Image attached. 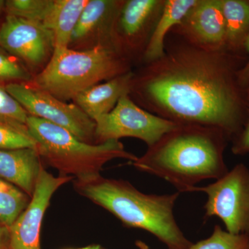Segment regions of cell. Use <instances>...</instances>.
Here are the masks:
<instances>
[{
    "mask_svg": "<svg viewBox=\"0 0 249 249\" xmlns=\"http://www.w3.org/2000/svg\"><path fill=\"white\" fill-rule=\"evenodd\" d=\"M247 59L245 52L209 50L170 32L163 56L134 71L129 96L152 114L220 129L231 142L249 113L238 81Z\"/></svg>",
    "mask_w": 249,
    "mask_h": 249,
    "instance_id": "1",
    "label": "cell"
},
{
    "mask_svg": "<svg viewBox=\"0 0 249 249\" xmlns=\"http://www.w3.org/2000/svg\"><path fill=\"white\" fill-rule=\"evenodd\" d=\"M229 142L220 129L178 124L131 163L168 181L178 193L192 192L203 180H217L228 173L224 153Z\"/></svg>",
    "mask_w": 249,
    "mask_h": 249,
    "instance_id": "2",
    "label": "cell"
},
{
    "mask_svg": "<svg viewBox=\"0 0 249 249\" xmlns=\"http://www.w3.org/2000/svg\"><path fill=\"white\" fill-rule=\"evenodd\" d=\"M77 193L114 214L127 227L150 232L168 249H188L193 242L178 227L173 209L179 193L144 194L128 181L103 178L74 180Z\"/></svg>",
    "mask_w": 249,
    "mask_h": 249,
    "instance_id": "3",
    "label": "cell"
},
{
    "mask_svg": "<svg viewBox=\"0 0 249 249\" xmlns=\"http://www.w3.org/2000/svg\"><path fill=\"white\" fill-rule=\"evenodd\" d=\"M130 71L132 64L111 45L85 51L67 48L54 52L47 67L28 84L66 102Z\"/></svg>",
    "mask_w": 249,
    "mask_h": 249,
    "instance_id": "4",
    "label": "cell"
},
{
    "mask_svg": "<svg viewBox=\"0 0 249 249\" xmlns=\"http://www.w3.org/2000/svg\"><path fill=\"white\" fill-rule=\"evenodd\" d=\"M27 125L42 162L58 170L60 176L85 181L100 176L104 165L111 160L124 159L132 162L138 159L126 151L119 141L88 143L67 129L33 116L28 117Z\"/></svg>",
    "mask_w": 249,
    "mask_h": 249,
    "instance_id": "5",
    "label": "cell"
},
{
    "mask_svg": "<svg viewBox=\"0 0 249 249\" xmlns=\"http://www.w3.org/2000/svg\"><path fill=\"white\" fill-rule=\"evenodd\" d=\"M192 192H204L206 217H218L227 231L249 235V169L238 163L215 182L196 186Z\"/></svg>",
    "mask_w": 249,
    "mask_h": 249,
    "instance_id": "6",
    "label": "cell"
},
{
    "mask_svg": "<svg viewBox=\"0 0 249 249\" xmlns=\"http://www.w3.org/2000/svg\"><path fill=\"white\" fill-rule=\"evenodd\" d=\"M5 88L29 116L67 129L81 142L96 144V123L74 103L61 101L28 83H11Z\"/></svg>",
    "mask_w": 249,
    "mask_h": 249,
    "instance_id": "7",
    "label": "cell"
},
{
    "mask_svg": "<svg viewBox=\"0 0 249 249\" xmlns=\"http://www.w3.org/2000/svg\"><path fill=\"white\" fill-rule=\"evenodd\" d=\"M96 144L124 137L140 139L150 147L178 124L140 107L129 94L123 96L115 107L96 121Z\"/></svg>",
    "mask_w": 249,
    "mask_h": 249,
    "instance_id": "8",
    "label": "cell"
},
{
    "mask_svg": "<svg viewBox=\"0 0 249 249\" xmlns=\"http://www.w3.org/2000/svg\"><path fill=\"white\" fill-rule=\"evenodd\" d=\"M165 0H123L113 23L111 45L131 64L142 62Z\"/></svg>",
    "mask_w": 249,
    "mask_h": 249,
    "instance_id": "9",
    "label": "cell"
},
{
    "mask_svg": "<svg viewBox=\"0 0 249 249\" xmlns=\"http://www.w3.org/2000/svg\"><path fill=\"white\" fill-rule=\"evenodd\" d=\"M0 47L21 60L35 76L48 65L55 43L53 34L42 24L6 15L0 26Z\"/></svg>",
    "mask_w": 249,
    "mask_h": 249,
    "instance_id": "10",
    "label": "cell"
},
{
    "mask_svg": "<svg viewBox=\"0 0 249 249\" xmlns=\"http://www.w3.org/2000/svg\"><path fill=\"white\" fill-rule=\"evenodd\" d=\"M74 179L71 176L54 177L42 170L30 202L8 229L9 249H41V226L52 196L62 185Z\"/></svg>",
    "mask_w": 249,
    "mask_h": 249,
    "instance_id": "11",
    "label": "cell"
},
{
    "mask_svg": "<svg viewBox=\"0 0 249 249\" xmlns=\"http://www.w3.org/2000/svg\"><path fill=\"white\" fill-rule=\"evenodd\" d=\"M171 32L209 50L225 48L226 27L219 0H197Z\"/></svg>",
    "mask_w": 249,
    "mask_h": 249,
    "instance_id": "12",
    "label": "cell"
},
{
    "mask_svg": "<svg viewBox=\"0 0 249 249\" xmlns=\"http://www.w3.org/2000/svg\"><path fill=\"white\" fill-rule=\"evenodd\" d=\"M122 1L89 0L73 29L68 48L85 51L99 46H112L113 23Z\"/></svg>",
    "mask_w": 249,
    "mask_h": 249,
    "instance_id": "13",
    "label": "cell"
},
{
    "mask_svg": "<svg viewBox=\"0 0 249 249\" xmlns=\"http://www.w3.org/2000/svg\"><path fill=\"white\" fill-rule=\"evenodd\" d=\"M43 162L36 148L0 149V178L32 197Z\"/></svg>",
    "mask_w": 249,
    "mask_h": 249,
    "instance_id": "14",
    "label": "cell"
},
{
    "mask_svg": "<svg viewBox=\"0 0 249 249\" xmlns=\"http://www.w3.org/2000/svg\"><path fill=\"white\" fill-rule=\"evenodd\" d=\"M134 72L130 71L94 85L77 95L73 103L93 121L110 112L125 94H129Z\"/></svg>",
    "mask_w": 249,
    "mask_h": 249,
    "instance_id": "15",
    "label": "cell"
},
{
    "mask_svg": "<svg viewBox=\"0 0 249 249\" xmlns=\"http://www.w3.org/2000/svg\"><path fill=\"white\" fill-rule=\"evenodd\" d=\"M197 0H165L162 10L142 58L143 64L150 63L163 56L168 34L181 22Z\"/></svg>",
    "mask_w": 249,
    "mask_h": 249,
    "instance_id": "16",
    "label": "cell"
},
{
    "mask_svg": "<svg viewBox=\"0 0 249 249\" xmlns=\"http://www.w3.org/2000/svg\"><path fill=\"white\" fill-rule=\"evenodd\" d=\"M89 0H53L43 26L53 34L54 52L68 48L73 29Z\"/></svg>",
    "mask_w": 249,
    "mask_h": 249,
    "instance_id": "17",
    "label": "cell"
},
{
    "mask_svg": "<svg viewBox=\"0 0 249 249\" xmlns=\"http://www.w3.org/2000/svg\"><path fill=\"white\" fill-rule=\"evenodd\" d=\"M219 1L225 22V48L234 53H244L249 34V0Z\"/></svg>",
    "mask_w": 249,
    "mask_h": 249,
    "instance_id": "18",
    "label": "cell"
},
{
    "mask_svg": "<svg viewBox=\"0 0 249 249\" xmlns=\"http://www.w3.org/2000/svg\"><path fill=\"white\" fill-rule=\"evenodd\" d=\"M31 199L22 190L0 178V223L7 229L11 227Z\"/></svg>",
    "mask_w": 249,
    "mask_h": 249,
    "instance_id": "19",
    "label": "cell"
},
{
    "mask_svg": "<svg viewBox=\"0 0 249 249\" xmlns=\"http://www.w3.org/2000/svg\"><path fill=\"white\" fill-rule=\"evenodd\" d=\"M36 142L27 124L0 118V149L36 148Z\"/></svg>",
    "mask_w": 249,
    "mask_h": 249,
    "instance_id": "20",
    "label": "cell"
},
{
    "mask_svg": "<svg viewBox=\"0 0 249 249\" xmlns=\"http://www.w3.org/2000/svg\"><path fill=\"white\" fill-rule=\"evenodd\" d=\"M53 1V0H7L5 1V14L43 26Z\"/></svg>",
    "mask_w": 249,
    "mask_h": 249,
    "instance_id": "21",
    "label": "cell"
},
{
    "mask_svg": "<svg viewBox=\"0 0 249 249\" xmlns=\"http://www.w3.org/2000/svg\"><path fill=\"white\" fill-rule=\"evenodd\" d=\"M188 249H249V235L231 233L216 225L209 238L193 244Z\"/></svg>",
    "mask_w": 249,
    "mask_h": 249,
    "instance_id": "22",
    "label": "cell"
},
{
    "mask_svg": "<svg viewBox=\"0 0 249 249\" xmlns=\"http://www.w3.org/2000/svg\"><path fill=\"white\" fill-rule=\"evenodd\" d=\"M34 75L19 59L0 47V85L29 83Z\"/></svg>",
    "mask_w": 249,
    "mask_h": 249,
    "instance_id": "23",
    "label": "cell"
},
{
    "mask_svg": "<svg viewBox=\"0 0 249 249\" xmlns=\"http://www.w3.org/2000/svg\"><path fill=\"white\" fill-rule=\"evenodd\" d=\"M29 114L21 105L0 85V118L27 124Z\"/></svg>",
    "mask_w": 249,
    "mask_h": 249,
    "instance_id": "24",
    "label": "cell"
},
{
    "mask_svg": "<svg viewBox=\"0 0 249 249\" xmlns=\"http://www.w3.org/2000/svg\"><path fill=\"white\" fill-rule=\"evenodd\" d=\"M231 151L235 155L249 154V113L245 124L237 135L232 139Z\"/></svg>",
    "mask_w": 249,
    "mask_h": 249,
    "instance_id": "25",
    "label": "cell"
},
{
    "mask_svg": "<svg viewBox=\"0 0 249 249\" xmlns=\"http://www.w3.org/2000/svg\"><path fill=\"white\" fill-rule=\"evenodd\" d=\"M244 49L247 55L248 59L242 68L238 72V81L241 88L246 89L249 84V34L246 38Z\"/></svg>",
    "mask_w": 249,
    "mask_h": 249,
    "instance_id": "26",
    "label": "cell"
},
{
    "mask_svg": "<svg viewBox=\"0 0 249 249\" xmlns=\"http://www.w3.org/2000/svg\"><path fill=\"white\" fill-rule=\"evenodd\" d=\"M6 241L9 242V231L0 223V249H6Z\"/></svg>",
    "mask_w": 249,
    "mask_h": 249,
    "instance_id": "27",
    "label": "cell"
},
{
    "mask_svg": "<svg viewBox=\"0 0 249 249\" xmlns=\"http://www.w3.org/2000/svg\"><path fill=\"white\" fill-rule=\"evenodd\" d=\"M76 249H106L103 248L101 246L98 245H92L89 246H87V247H82V248Z\"/></svg>",
    "mask_w": 249,
    "mask_h": 249,
    "instance_id": "28",
    "label": "cell"
},
{
    "mask_svg": "<svg viewBox=\"0 0 249 249\" xmlns=\"http://www.w3.org/2000/svg\"><path fill=\"white\" fill-rule=\"evenodd\" d=\"M5 1L4 0H0V19H1V16L3 13H5ZM1 23H0L1 26Z\"/></svg>",
    "mask_w": 249,
    "mask_h": 249,
    "instance_id": "29",
    "label": "cell"
},
{
    "mask_svg": "<svg viewBox=\"0 0 249 249\" xmlns=\"http://www.w3.org/2000/svg\"><path fill=\"white\" fill-rule=\"evenodd\" d=\"M245 96H246V98H247V102H248V103L249 104V84L248 86H247V88H246Z\"/></svg>",
    "mask_w": 249,
    "mask_h": 249,
    "instance_id": "30",
    "label": "cell"
},
{
    "mask_svg": "<svg viewBox=\"0 0 249 249\" xmlns=\"http://www.w3.org/2000/svg\"><path fill=\"white\" fill-rule=\"evenodd\" d=\"M139 247H141V249H146V247H145V245H143V244H142V245L139 246Z\"/></svg>",
    "mask_w": 249,
    "mask_h": 249,
    "instance_id": "31",
    "label": "cell"
}]
</instances>
